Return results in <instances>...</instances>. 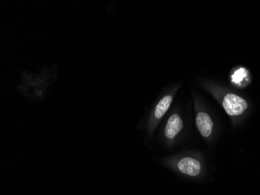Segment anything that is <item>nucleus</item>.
I'll return each mask as SVG.
<instances>
[{
	"mask_svg": "<svg viewBox=\"0 0 260 195\" xmlns=\"http://www.w3.org/2000/svg\"><path fill=\"white\" fill-rule=\"evenodd\" d=\"M223 106L224 110L231 117H239L248 108V103L239 95L228 94L223 99Z\"/></svg>",
	"mask_w": 260,
	"mask_h": 195,
	"instance_id": "nucleus-1",
	"label": "nucleus"
},
{
	"mask_svg": "<svg viewBox=\"0 0 260 195\" xmlns=\"http://www.w3.org/2000/svg\"><path fill=\"white\" fill-rule=\"evenodd\" d=\"M178 169L182 174L190 177L198 175L201 170V165L199 161L192 158H183L178 163Z\"/></svg>",
	"mask_w": 260,
	"mask_h": 195,
	"instance_id": "nucleus-2",
	"label": "nucleus"
},
{
	"mask_svg": "<svg viewBox=\"0 0 260 195\" xmlns=\"http://www.w3.org/2000/svg\"><path fill=\"white\" fill-rule=\"evenodd\" d=\"M182 127H183V122L181 117L178 114L171 116L165 127V137L170 140L175 138V136L182 130Z\"/></svg>",
	"mask_w": 260,
	"mask_h": 195,
	"instance_id": "nucleus-3",
	"label": "nucleus"
},
{
	"mask_svg": "<svg viewBox=\"0 0 260 195\" xmlns=\"http://www.w3.org/2000/svg\"><path fill=\"white\" fill-rule=\"evenodd\" d=\"M197 126L203 137H208L213 130V121L208 114L206 113H199L197 116Z\"/></svg>",
	"mask_w": 260,
	"mask_h": 195,
	"instance_id": "nucleus-4",
	"label": "nucleus"
},
{
	"mask_svg": "<svg viewBox=\"0 0 260 195\" xmlns=\"http://www.w3.org/2000/svg\"><path fill=\"white\" fill-rule=\"evenodd\" d=\"M172 101V97L171 95H166L157 103L154 111V118L156 120H160L165 115V113L167 112L170 107Z\"/></svg>",
	"mask_w": 260,
	"mask_h": 195,
	"instance_id": "nucleus-5",
	"label": "nucleus"
},
{
	"mask_svg": "<svg viewBox=\"0 0 260 195\" xmlns=\"http://www.w3.org/2000/svg\"><path fill=\"white\" fill-rule=\"evenodd\" d=\"M247 77V70L245 68H240L236 70L232 75V81L234 83H239Z\"/></svg>",
	"mask_w": 260,
	"mask_h": 195,
	"instance_id": "nucleus-6",
	"label": "nucleus"
}]
</instances>
